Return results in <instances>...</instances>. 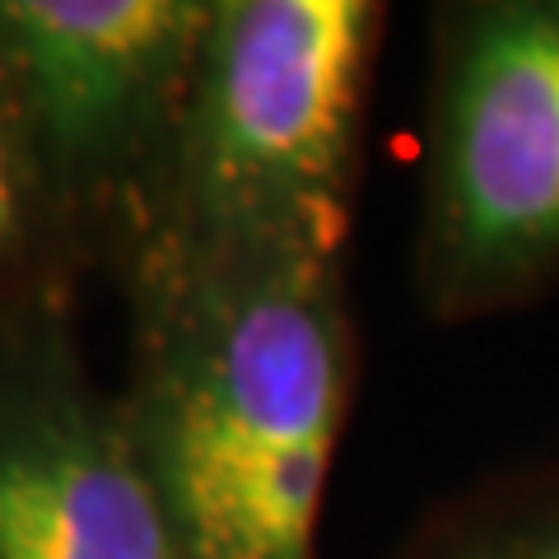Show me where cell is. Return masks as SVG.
Segmentation results:
<instances>
[{"label": "cell", "instance_id": "cell-1", "mask_svg": "<svg viewBox=\"0 0 559 559\" xmlns=\"http://www.w3.org/2000/svg\"><path fill=\"white\" fill-rule=\"evenodd\" d=\"M117 406L187 559H322L359 331L345 266L145 248Z\"/></svg>", "mask_w": 559, "mask_h": 559}, {"label": "cell", "instance_id": "cell-2", "mask_svg": "<svg viewBox=\"0 0 559 559\" xmlns=\"http://www.w3.org/2000/svg\"><path fill=\"white\" fill-rule=\"evenodd\" d=\"M382 28L388 10L369 0H210L164 215L145 248L345 266Z\"/></svg>", "mask_w": 559, "mask_h": 559}, {"label": "cell", "instance_id": "cell-3", "mask_svg": "<svg viewBox=\"0 0 559 559\" xmlns=\"http://www.w3.org/2000/svg\"><path fill=\"white\" fill-rule=\"evenodd\" d=\"M205 20L210 0H0V127L90 285L159 229Z\"/></svg>", "mask_w": 559, "mask_h": 559}, {"label": "cell", "instance_id": "cell-4", "mask_svg": "<svg viewBox=\"0 0 559 559\" xmlns=\"http://www.w3.org/2000/svg\"><path fill=\"white\" fill-rule=\"evenodd\" d=\"M559 280V0L433 14L415 289L480 318Z\"/></svg>", "mask_w": 559, "mask_h": 559}, {"label": "cell", "instance_id": "cell-5", "mask_svg": "<svg viewBox=\"0 0 559 559\" xmlns=\"http://www.w3.org/2000/svg\"><path fill=\"white\" fill-rule=\"evenodd\" d=\"M80 299L0 318V559H187L90 359Z\"/></svg>", "mask_w": 559, "mask_h": 559}, {"label": "cell", "instance_id": "cell-6", "mask_svg": "<svg viewBox=\"0 0 559 559\" xmlns=\"http://www.w3.org/2000/svg\"><path fill=\"white\" fill-rule=\"evenodd\" d=\"M396 559H559V480L466 499L419 527Z\"/></svg>", "mask_w": 559, "mask_h": 559}, {"label": "cell", "instance_id": "cell-7", "mask_svg": "<svg viewBox=\"0 0 559 559\" xmlns=\"http://www.w3.org/2000/svg\"><path fill=\"white\" fill-rule=\"evenodd\" d=\"M84 289L90 280L0 127V318L51 299V294Z\"/></svg>", "mask_w": 559, "mask_h": 559}]
</instances>
